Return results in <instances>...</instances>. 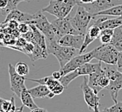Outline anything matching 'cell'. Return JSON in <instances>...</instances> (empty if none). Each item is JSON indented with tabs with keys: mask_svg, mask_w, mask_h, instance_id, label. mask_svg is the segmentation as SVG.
<instances>
[{
	"mask_svg": "<svg viewBox=\"0 0 122 112\" xmlns=\"http://www.w3.org/2000/svg\"><path fill=\"white\" fill-rule=\"evenodd\" d=\"M47 51L49 54H53L57 59L61 68L63 67L75 56L80 54L78 49L61 46L56 40L47 41Z\"/></svg>",
	"mask_w": 122,
	"mask_h": 112,
	"instance_id": "obj_1",
	"label": "cell"
},
{
	"mask_svg": "<svg viewBox=\"0 0 122 112\" xmlns=\"http://www.w3.org/2000/svg\"><path fill=\"white\" fill-rule=\"evenodd\" d=\"M75 5H76V0H51L48 6L42 9V11L62 19L69 16Z\"/></svg>",
	"mask_w": 122,
	"mask_h": 112,
	"instance_id": "obj_2",
	"label": "cell"
},
{
	"mask_svg": "<svg viewBox=\"0 0 122 112\" xmlns=\"http://www.w3.org/2000/svg\"><path fill=\"white\" fill-rule=\"evenodd\" d=\"M103 69L109 78V84L107 89L110 92L113 101L114 103H117L118 93L120 90L122 89V72L115 68L113 65L106 64L105 66H103Z\"/></svg>",
	"mask_w": 122,
	"mask_h": 112,
	"instance_id": "obj_3",
	"label": "cell"
},
{
	"mask_svg": "<svg viewBox=\"0 0 122 112\" xmlns=\"http://www.w3.org/2000/svg\"><path fill=\"white\" fill-rule=\"evenodd\" d=\"M93 18H94V15L87 11L84 7L78 5L76 13L73 17H71V23L80 35L85 36L88 25Z\"/></svg>",
	"mask_w": 122,
	"mask_h": 112,
	"instance_id": "obj_4",
	"label": "cell"
},
{
	"mask_svg": "<svg viewBox=\"0 0 122 112\" xmlns=\"http://www.w3.org/2000/svg\"><path fill=\"white\" fill-rule=\"evenodd\" d=\"M119 51L110 44H102L100 47L94 48V59L98 60L107 65L117 64Z\"/></svg>",
	"mask_w": 122,
	"mask_h": 112,
	"instance_id": "obj_5",
	"label": "cell"
},
{
	"mask_svg": "<svg viewBox=\"0 0 122 112\" xmlns=\"http://www.w3.org/2000/svg\"><path fill=\"white\" fill-rule=\"evenodd\" d=\"M29 23H33L47 38V41H56V36L54 32L51 23H49L47 17L43 15L42 10L34 14V19ZM28 23V24H29Z\"/></svg>",
	"mask_w": 122,
	"mask_h": 112,
	"instance_id": "obj_6",
	"label": "cell"
},
{
	"mask_svg": "<svg viewBox=\"0 0 122 112\" xmlns=\"http://www.w3.org/2000/svg\"><path fill=\"white\" fill-rule=\"evenodd\" d=\"M81 89L83 92L84 100L88 106V109L93 112H100V98L98 94L88 85L87 83V76H83L82 83L81 84Z\"/></svg>",
	"mask_w": 122,
	"mask_h": 112,
	"instance_id": "obj_7",
	"label": "cell"
},
{
	"mask_svg": "<svg viewBox=\"0 0 122 112\" xmlns=\"http://www.w3.org/2000/svg\"><path fill=\"white\" fill-rule=\"evenodd\" d=\"M94 49L88 52V53H86V54H81L75 56L73 59H71L70 61L64 65L63 67L60 68V72H61V76L67 74L68 72H73L75 69H77V68H79L82 65H84V64L87 63V62H90L93 59H94Z\"/></svg>",
	"mask_w": 122,
	"mask_h": 112,
	"instance_id": "obj_8",
	"label": "cell"
},
{
	"mask_svg": "<svg viewBox=\"0 0 122 112\" xmlns=\"http://www.w3.org/2000/svg\"><path fill=\"white\" fill-rule=\"evenodd\" d=\"M51 24L55 34H56V39H59L61 36L68 35V34L80 35L71 23V16H69L62 19L56 18L52 22Z\"/></svg>",
	"mask_w": 122,
	"mask_h": 112,
	"instance_id": "obj_9",
	"label": "cell"
},
{
	"mask_svg": "<svg viewBox=\"0 0 122 112\" xmlns=\"http://www.w3.org/2000/svg\"><path fill=\"white\" fill-rule=\"evenodd\" d=\"M88 85L98 94L104 88H107L109 84V78L104 69L95 72L87 76Z\"/></svg>",
	"mask_w": 122,
	"mask_h": 112,
	"instance_id": "obj_10",
	"label": "cell"
},
{
	"mask_svg": "<svg viewBox=\"0 0 122 112\" xmlns=\"http://www.w3.org/2000/svg\"><path fill=\"white\" fill-rule=\"evenodd\" d=\"M118 3L122 2H120V0H95L89 4H78L77 5H81L82 7H84L87 11L94 15V16L95 17V16L99 12L106 10L114 5H119Z\"/></svg>",
	"mask_w": 122,
	"mask_h": 112,
	"instance_id": "obj_11",
	"label": "cell"
},
{
	"mask_svg": "<svg viewBox=\"0 0 122 112\" xmlns=\"http://www.w3.org/2000/svg\"><path fill=\"white\" fill-rule=\"evenodd\" d=\"M8 71L10 75V90H11L16 96L20 98L21 96L22 90L25 86L24 82L26 80V78L24 76L19 75L16 72L15 66L12 64H8Z\"/></svg>",
	"mask_w": 122,
	"mask_h": 112,
	"instance_id": "obj_12",
	"label": "cell"
},
{
	"mask_svg": "<svg viewBox=\"0 0 122 112\" xmlns=\"http://www.w3.org/2000/svg\"><path fill=\"white\" fill-rule=\"evenodd\" d=\"M56 42L58 44L64 46V47H74L78 50H80L81 47L83 42H84V35H72V34H68L61 38L57 39Z\"/></svg>",
	"mask_w": 122,
	"mask_h": 112,
	"instance_id": "obj_13",
	"label": "cell"
},
{
	"mask_svg": "<svg viewBox=\"0 0 122 112\" xmlns=\"http://www.w3.org/2000/svg\"><path fill=\"white\" fill-rule=\"evenodd\" d=\"M101 32V29L100 28V27L94 23L92 24L90 27L87 28L86 35H85V36H84V42H83V44H82L81 49L79 50L80 54H82V53L87 49V47H88V45H89L90 43H92L94 41L96 40L97 38L100 37Z\"/></svg>",
	"mask_w": 122,
	"mask_h": 112,
	"instance_id": "obj_14",
	"label": "cell"
},
{
	"mask_svg": "<svg viewBox=\"0 0 122 112\" xmlns=\"http://www.w3.org/2000/svg\"><path fill=\"white\" fill-rule=\"evenodd\" d=\"M33 19H34V15L27 14V13L22 12L16 9L14 10H11L6 16V18H5L4 23H8L10 20H16L18 23H30L32 21Z\"/></svg>",
	"mask_w": 122,
	"mask_h": 112,
	"instance_id": "obj_15",
	"label": "cell"
},
{
	"mask_svg": "<svg viewBox=\"0 0 122 112\" xmlns=\"http://www.w3.org/2000/svg\"><path fill=\"white\" fill-rule=\"evenodd\" d=\"M29 92L30 93L33 98H53L56 95L52 92L47 85L45 84H40L33 88L28 89Z\"/></svg>",
	"mask_w": 122,
	"mask_h": 112,
	"instance_id": "obj_16",
	"label": "cell"
},
{
	"mask_svg": "<svg viewBox=\"0 0 122 112\" xmlns=\"http://www.w3.org/2000/svg\"><path fill=\"white\" fill-rule=\"evenodd\" d=\"M48 88L50 90V91L55 94V95H60L64 91V86L62 85L60 80L58 79H55L52 76H49L48 77V80L46 82V84Z\"/></svg>",
	"mask_w": 122,
	"mask_h": 112,
	"instance_id": "obj_17",
	"label": "cell"
},
{
	"mask_svg": "<svg viewBox=\"0 0 122 112\" xmlns=\"http://www.w3.org/2000/svg\"><path fill=\"white\" fill-rule=\"evenodd\" d=\"M20 98H21V101H22V103H23V104H24L25 107L30 109V110H33V109H36V108L38 107L37 105L36 104L35 102H34V98H32L30 93L29 92L28 89L26 88V86H24V88H23V90H22Z\"/></svg>",
	"mask_w": 122,
	"mask_h": 112,
	"instance_id": "obj_18",
	"label": "cell"
},
{
	"mask_svg": "<svg viewBox=\"0 0 122 112\" xmlns=\"http://www.w3.org/2000/svg\"><path fill=\"white\" fill-rule=\"evenodd\" d=\"M109 44L114 47L119 52H122V28L120 27L114 28V33Z\"/></svg>",
	"mask_w": 122,
	"mask_h": 112,
	"instance_id": "obj_19",
	"label": "cell"
},
{
	"mask_svg": "<svg viewBox=\"0 0 122 112\" xmlns=\"http://www.w3.org/2000/svg\"><path fill=\"white\" fill-rule=\"evenodd\" d=\"M101 15L108 16H122V3L121 4H119V5H114V6H113V7L106 9V10L99 12L95 16H101Z\"/></svg>",
	"mask_w": 122,
	"mask_h": 112,
	"instance_id": "obj_20",
	"label": "cell"
},
{
	"mask_svg": "<svg viewBox=\"0 0 122 112\" xmlns=\"http://www.w3.org/2000/svg\"><path fill=\"white\" fill-rule=\"evenodd\" d=\"M49 55L48 52L44 49H42L40 46L35 44V47H34V50L31 53V54L29 57L30 58L31 61H36L39 60V59H46Z\"/></svg>",
	"mask_w": 122,
	"mask_h": 112,
	"instance_id": "obj_21",
	"label": "cell"
},
{
	"mask_svg": "<svg viewBox=\"0 0 122 112\" xmlns=\"http://www.w3.org/2000/svg\"><path fill=\"white\" fill-rule=\"evenodd\" d=\"M23 1L30 3L31 0H8V5H7V6H6V8L1 10L2 15H4V16H7L11 10L16 9L19 3L23 2Z\"/></svg>",
	"mask_w": 122,
	"mask_h": 112,
	"instance_id": "obj_22",
	"label": "cell"
},
{
	"mask_svg": "<svg viewBox=\"0 0 122 112\" xmlns=\"http://www.w3.org/2000/svg\"><path fill=\"white\" fill-rule=\"evenodd\" d=\"M15 69H16V72L19 75H21V76H24L25 77L26 75H28L30 73L29 65L25 62H23V61L17 62L16 64V65H15Z\"/></svg>",
	"mask_w": 122,
	"mask_h": 112,
	"instance_id": "obj_23",
	"label": "cell"
},
{
	"mask_svg": "<svg viewBox=\"0 0 122 112\" xmlns=\"http://www.w3.org/2000/svg\"><path fill=\"white\" fill-rule=\"evenodd\" d=\"M100 112H122V102L114 103L113 106L105 108Z\"/></svg>",
	"mask_w": 122,
	"mask_h": 112,
	"instance_id": "obj_24",
	"label": "cell"
},
{
	"mask_svg": "<svg viewBox=\"0 0 122 112\" xmlns=\"http://www.w3.org/2000/svg\"><path fill=\"white\" fill-rule=\"evenodd\" d=\"M10 104V100H5V99L0 98V112L6 111Z\"/></svg>",
	"mask_w": 122,
	"mask_h": 112,
	"instance_id": "obj_25",
	"label": "cell"
},
{
	"mask_svg": "<svg viewBox=\"0 0 122 112\" xmlns=\"http://www.w3.org/2000/svg\"><path fill=\"white\" fill-rule=\"evenodd\" d=\"M18 31L20 32V34H25L30 29V27L28 23H19L18 28H17Z\"/></svg>",
	"mask_w": 122,
	"mask_h": 112,
	"instance_id": "obj_26",
	"label": "cell"
},
{
	"mask_svg": "<svg viewBox=\"0 0 122 112\" xmlns=\"http://www.w3.org/2000/svg\"><path fill=\"white\" fill-rule=\"evenodd\" d=\"M112 40V36L108 35H100V41L102 44H109Z\"/></svg>",
	"mask_w": 122,
	"mask_h": 112,
	"instance_id": "obj_27",
	"label": "cell"
},
{
	"mask_svg": "<svg viewBox=\"0 0 122 112\" xmlns=\"http://www.w3.org/2000/svg\"><path fill=\"white\" fill-rule=\"evenodd\" d=\"M16 110V103H15V98L14 97H11V98H10V104L8 110L5 112H15Z\"/></svg>",
	"mask_w": 122,
	"mask_h": 112,
	"instance_id": "obj_28",
	"label": "cell"
},
{
	"mask_svg": "<svg viewBox=\"0 0 122 112\" xmlns=\"http://www.w3.org/2000/svg\"><path fill=\"white\" fill-rule=\"evenodd\" d=\"M116 66H117L116 68H117L118 70L120 71V72H122V52H119Z\"/></svg>",
	"mask_w": 122,
	"mask_h": 112,
	"instance_id": "obj_29",
	"label": "cell"
},
{
	"mask_svg": "<svg viewBox=\"0 0 122 112\" xmlns=\"http://www.w3.org/2000/svg\"><path fill=\"white\" fill-rule=\"evenodd\" d=\"M113 33H114V29L113 28H105V29H102L101 32V35H108L113 36Z\"/></svg>",
	"mask_w": 122,
	"mask_h": 112,
	"instance_id": "obj_30",
	"label": "cell"
},
{
	"mask_svg": "<svg viewBox=\"0 0 122 112\" xmlns=\"http://www.w3.org/2000/svg\"><path fill=\"white\" fill-rule=\"evenodd\" d=\"M8 5V0H0V10L5 9Z\"/></svg>",
	"mask_w": 122,
	"mask_h": 112,
	"instance_id": "obj_31",
	"label": "cell"
},
{
	"mask_svg": "<svg viewBox=\"0 0 122 112\" xmlns=\"http://www.w3.org/2000/svg\"><path fill=\"white\" fill-rule=\"evenodd\" d=\"M52 77L54 78L55 79H60L61 77V72H60V71H57V72H54L53 73H52L51 75Z\"/></svg>",
	"mask_w": 122,
	"mask_h": 112,
	"instance_id": "obj_32",
	"label": "cell"
},
{
	"mask_svg": "<svg viewBox=\"0 0 122 112\" xmlns=\"http://www.w3.org/2000/svg\"><path fill=\"white\" fill-rule=\"evenodd\" d=\"M95 1V0H76V5L78 4H89Z\"/></svg>",
	"mask_w": 122,
	"mask_h": 112,
	"instance_id": "obj_33",
	"label": "cell"
},
{
	"mask_svg": "<svg viewBox=\"0 0 122 112\" xmlns=\"http://www.w3.org/2000/svg\"><path fill=\"white\" fill-rule=\"evenodd\" d=\"M30 112H48V111L45 110V109L37 107V108H36V109H33V110H31Z\"/></svg>",
	"mask_w": 122,
	"mask_h": 112,
	"instance_id": "obj_34",
	"label": "cell"
},
{
	"mask_svg": "<svg viewBox=\"0 0 122 112\" xmlns=\"http://www.w3.org/2000/svg\"><path fill=\"white\" fill-rule=\"evenodd\" d=\"M24 105L23 104L21 107H19L18 109H16L15 112H24Z\"/></svg>",
	"mask_w": 122,
	"mask_h": 112,
	"instance_id": "obj_35",
	"label": "cell"
},
{
	"mask_svg": "<svg viewBox=\"0 0 122 112\" xmlns=\"http://www.w3.org/2000/svg\"><path fill=\"white\" fill-rule=\"evenodd\" d=\"M120 28H122V25H121V26H120Z\"/></svg>",
	"mask_w": 122,
	"mask_h": 112,
	"instance_id": "obj_36",
	"label": "cell"
},
{
	"mask_svg": "<svg viewBox=\"0 0 122 112\" xmlns=\"http://www.w3.org/2000/svg\"><path fill=\"white\" fill-rule=\"evenodd\" d=\"M120 1H121V2H122V0H120Z\"/></svg>",
	"mask_w": 122,
	"mask_h": 112,
	"instance_id": "obj_37",
	"label": "cell"
},
{
	"mask_svg": "<svg viewBox=\"0 0 122 112\" xmlns=\"http://www.w3.org/2000/svg\"><path fill=\"white\" fill-rule=\"evenodd\" d=\"M120 2H121V1H120Z\"/></svg>",
	"mask_w": 122,
	"mask_h": 112,
	"instance_id": "obj_38",
	"label": "cell"
},
{
	"mask_svg": "<svg viewBox=\"0 0 122 112\" xmlns=\"http://www.w3.org/2000/svg\"></svg>",
	"mask_w": 122,
	"mask_h": 112,
	"instance_id": "obj_39",
	"label": "cell"
}]
</instances>
